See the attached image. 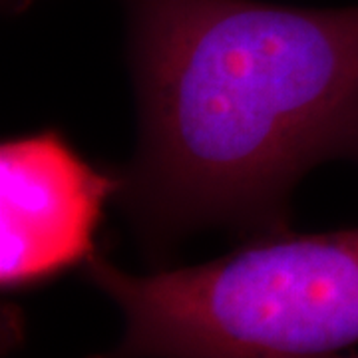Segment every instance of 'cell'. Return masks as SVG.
<instances>
[{"label": "cell", "instance_id": "3", "mask_svg": "<svg viewBox=\"0 0 358 358\" xmlns=\"http://www.w3.org/2000/svg\"><path fill=\"white\" fill-rule=\"evenodd\" d=\"M122 178L98 171L44 131L0 148V282L46 281L94 255V233Z\"/></svg>", "mask_w": 358, "mask_h": 358}, {"label": "cell", "instance_id": "4", "mask_svg": "<svg viewBox=\"0 0 358 358\" xmlns=\"http://www.w3.org/2000/svg\"><path fill=\"white\" fill-rule=\"evenodd\" d=\"M30 2L32 0H4V6L10 13H22V10H26L30 6Z\"/></svg>", "mask_w": 358, "mask_h": 358}, {"label": "cell", "instance_id": "1", "mask_svg": "<svg viewBox=\"0 0 358 358\" xmlns=\"http://www.w3.org/2000/svg\"><path fill=\"white\" fill-rule=\"evenodd\" d=\"M140 145L117 195L150 237L277 231L296 179L358 157V6L126 0Z\"/></svg>", "mask_w": 358, "mask_h": 358}, {"label": "cell", "instance_id": "2", "mask_svg": "<svg viewBox=\"0 0 358 358\" xmlns=\"http://www.w3.org/2000/svg\"><path fill=\"white\" fill-rule=\"evenodd\" d=\"M86 277L126 319L120 357H320L358 345V227L268 231L193 267Z\"/></svg>", "mask_w": 358, "mask_h": 358}]
</instances>
